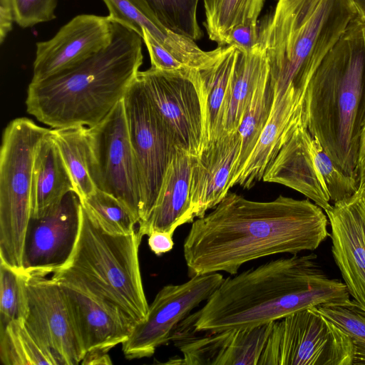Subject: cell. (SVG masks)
<instances>
[{"label":"cell","instance_id":"obj_30","mask_svg":"<svg viewBox=\"0 0 365 365\" xmlns=\"http://www.w3.org/2000/svg\"><path fill=\"white\" fill-rule=\"evenodd\" d=\"M143 1L156 19L175 34L193 41L203 36L197 19L199 0Z\"/></svg>","mask_w":365,"mask_h":365},{"label":"cell","instance_id":"obj_18","mask_svg":"<svg viewBox=\"0 0 365 365\" xmlns=\"http://www.w3.org/2000/svg\"><path fill=\"white\" fill-rule=\"evenodd\" d=\"M239 133L223 135L206 146L191 167L190 197L195 217H203L229 192L231 173L240 149Z\"/></svg>","mask_w":365,"mask_h":365},{"label":"cell","instance_id":"obj_23","mask_svg":"<svg viewBox=\"0 0 365 365\" xmlns=\"http://www.w3.org/2000/svg\"><path fill=\"white\" fill-rule=\"evenodd\" d=\"M240 50L224 47L221 56L210 66L197 71L204 119V147L226 135L224 106Z\"/></svg>","mask_w":365,"mask_h":365},{"label":"cell","instance_id":"obj_25","mask_svg":"<svg viewBox=\"0 0 365 365\" xmlns=\"http://www.w3.org/2000/svg\"><path fill=\"white\" fill-rule=\"evenodd\" d=\"M51 133L71 176L74 192L81 201L97 188L89 171L88 128H53Z\"/></svg>","mask_w":365,"mask_h":365},{"label":"cell","instance_id":"obj_2","mask_svg":"<svg viewBox=\"0 0 365 365\" xmlns=\"http://www.w3.org/2000/svg\"><path fill=\"white\" fill-rule=\"evenodd\" d=\"M317 259L314 253L296 254L224 278L205 305L180 326L220 332L262 325L319 306H356L345 284L329 278Z\"/></svg>","mask_w":365,"mask_h":365},{"label":"cell","instance_id":"obj_39","mask_svg":"<svg viewBox=\"0 0 365 365\" xmlns=\"http://www.w3.org/2000/svg\"><path fill=\"white\" fill-rule=\"evenodd\" d=\"M359 190L365 191V124L360 138L359 153L357 168Z\"/></svg>","mask_w":365,"mask_h":365},{"label":"cell","instance_id":"obj_40","mask_svg":"<svg viewBox=\"0 0 365 365\" xmlns=\"http://www.w3.org/2000/svg\"><path fill=\"white\" fill-rule=\"evenodd\" d=\"M81 364H111L110 356L106 352L92 351L85 354Z\"/></svg>","mask_w":365,"mask_h":365},{"label":"cell","instance_id":"obj_9","mask_svg":"<svg viewBox=\"0 0 365 365\" xmlns=\"http://www.w3.org/2000/svg\"><path fill=\"white\" fill-rule=\"evenodd\" d=\"M123 100L140 178V224L147 220L153 208L167 168L178 146L149 101L138 74Z\"/></svg>","mask_w":365,"mask_h":365},{"label":"cell","instance_id":"obj_12","mask_svg":"<svg viewBox=\"0 0 365 365\" xmlns=\"http://www.w3.org/2000/svg\"><path fill=\"white\" fill-rule=\"evenodd\" d=\"M224 279L218 273L196 275L180 284L164 286L149 305L146 317L136 322L122 344L128 359L150 357L171 339L178 325L202 302L206 301Z\"/></svg>","mask_w":365,"mask_h":365},{"label":"cell","instance_id":"obj_31","mask_svg":"<svg viewBox=\"0 0 365 365\" xmlns=\"http://www.w3.org/2000/svg\"><path fill=\"white\" fill-rule=\"evenodd\" d=\"M26 274L0 262V328L24 320L28 311Z\"/></svg>","mask_w":365,"mask_h":365},{"label":"cell","instance_id":"obj_21","mask_svg":"<svg viewBox=\"0 0 365 365\" xmlns=\"http://www.w3.org/2000/svg\"><path fill=\"white\" fill-rule=\"evenodd\" d=\"M193 157L182 148L176 152L165 171L153 208L146 220L138 224L143 237L154 231L173 235L180 225L195 218L190 197V172Z\"/></svg>","mask_w":365,"mask_h":365},{"label":"cell","instance_id":"obj_32","mask_svg":"<svg viewBox=\"0 0 365 365\" xmlns=\"http://www.w3.org/2000/svg\"><path fill=\"white\" fill-rule=\"evenodd\" d=\"M311 147L315 165L330 201L336 202L354 195L359 190L357 178L346 175L327 155L319 141L314 137Z\"/></svg>","mask_w":365,"mask_h":365},{"label":"cell","instance_id":"obj_6","mask_svg":"<svg viewBox=\"0 0 365 365\" xmlns=\"http://www.w3.org/2000/svg\"><path fill=\"white\" fill-rule=\"evenodd\" d=\"M143 236L138 230H105L81 204L78 239L67 263L52 278L73 284L118 307L135 323L148 314L139 264Z\"/></svg>","mask_w":365,"mask_h":365},{"label":"cell","instance_id":"obj_22","mask_svg":"<svg viewBox=\"0 0 365 365\" xmlns=\"http://www.w3.org/2000/svg\"><path fill=\"white\" fill-rule=\"evenodd\" d=\"M71 191L74 192L71 176L50 129L36 149L31 217L43 215Z\"/></svg>","mask_w":365,"mask_h":365},{"label":"cell","instance_id":"obj_19","mask_svg":"<svg viewBox=\"0 0 365 365\" xmlns=\"http://www.w3.org/2000/svg\"><path fill=\"white\" fill-rule=\"evenodd\" d=\"M312 139L305 126L297 127L268 165L262 180L294 189L326 211L331 205L315 165Z\"/></svg>","mask_w":365,"mask_h":365},{"label":"cell","instance_id":"obj_5","mask_svg":"<svg viewBox=\"0 0 365 365\" xmlns=\"http://www.w3.org/2000/svg\"><path fill=\"white\" fill-rule=\"evenodd\" d=\"M304 109L312 136L346 175L357 178L365 124V19L359 14L314 73Z\"/></svg>","mask_w":365,"mask_h":365},{"label":"cell","instance_id":"obj_35","mask_svg":"<svg viewBox=\"0 0 365 365\" xmlns=\"http://www.w3.org/2000/svg\"><path fill=\"white\" fill-rule=\"evenodd\" d=\"M142 38L149 53L151 67L162 71L192 69L182 63L147 31L143 30Z\"/></svg>","mask_w":365,"mask_h":365},{"label":"cell","instance_id":"obj_20","mask_svg":"<svg viewBox=\"0 0 365 365\" xmlns=\"http://www.w3.org/2000/svg\"><path fill=\"white\" fill-rule=\"evenodd\" d=\"M110 21L117 22L141 37L147 31L156 41L185 66L202 70L211 66L221 55L218 46L210 51L202 50L195 41L175 34L163 26L143 0H103Z\"/></svg>","mask_w":365,"mask_h":365},{"label":"cell","instance_id":"obj_7","mask_svg":"<svg viewBox=\"0 0 365 365\" xmlns=\"http://www.w3.org/2000/svg\"><path fill=\"white\" fill-rule=\"evenodd\" d=\"M50 129L27 118L5 128L0 150V262L23 272L22 257L31 211L34 156Z\"/></svg>","mask_w":365,"mask_h":365},{"label":"cell","instance_id":"obj_8","mask_svg":"<svg viewBox=\"0 0 365 365\" xmlns=\"http://www.w3.org/2000/svg\"><path fill=\"white\" fill-rule=\"evenodd\" d=\"M351 338L312 308L272 322L258 365H353Z\"/></svg>","mask_w":365,"mask_h":365},{"label":"cell","instance_id":"obj_15","mask_svg":"<svg viewBox=\"0 0 365 365\" xmlns=\"http://www.w3.org/2000/svg\"><path fill=\"white\" fill-rule=\"evenodd\" d=\"M113 36L108 16L80 14L51 39L36 43L31 81H38L74 67L106 48Z\"/></svg>","mask_w":365,"mask_h":365},{"label":"cell","instance_id":"obj_29","mask_svg":"<svg viewBox=\"0 0 365 365\" xmlns=\"http://www.w3.org/2000/svg\"><path fill=\"white\" fill-rule=\"evenodd\" d=\"M81 202L107 232L128 235L136 230L137 219L130 209L115 196L96 188Z\"/></svg>","mask_w":365,"mask_h":365},{"label":"cell","instance_id":"obj_34","mask_svg":"<svg viewBox=\"0 0 365 365\" xmlns=\"http://www.w3.org/2000/svg\"><path fill=\"white\" fill-rule=\"evenodd\" d=\"M14 21L21 28L48 22L56 18L58 0H11Z\"/></svg>","mask_w":365,"mask_h":365},{"label":"cell","instance_id":"obj_13","mask_svg":"<svg viewBox=\"0 0 365 365\" xmlns=\"http://www.w3.org/2000/svg\"><path fill=\"white\" fill-rule=\"evenodd\" d=\"M28 300L24 324L54 365L81 364L85 351L76 330L64 292L52 277L26 274Z\"/></svg>","mask_w":365,"mask_h":365},{"label":"cell","instance_id":"obj_33","mask_svg":"<svg viewBox=\"0 0 365 365\" xmlns=\"http://www.w3.org/2000/svg\"><path fill=\"white\" fill-rule=\"evenodd\" d=\"M313 308L351 338L355 348L353 365H365V312L356 305L319 306Z\"/></svg>","mask_w":365,"mask_h":365},{"label":"cell","instance_id":"obj_28","mask_svg":"<svg viewBox=\"0 0 365 365\" xmlns=\"http://www.w3.org/2000/svg\"><path fill=\"white\" fill-rule=\"evenodd\" d=\"M0 359L5 365H54L50 355L27 329L24 320L0 328Z\"/></svg>","mask_w":365,"mask_h":365},{"label":"cell","instance_id":"obj_24","mask_svg":"<svg viewBox=\"0 0 365 365\" xmlns=\"http://www.w3.org/2000/svg\"><path fill=\"white\" fill-rule=\"evenodd\" d=\"M268 73L267 56L259 42L250 51H240L224 106L226 134L237 131L255 89Z\"/></svg>","mask_w":365,"mask_h":365},{"label":"cell","instance_id":"obj_17","mask_svg":"<svg viewBox=\"0 0 365 365\" xmlns=\"http://www.w3.org/2000/svg\"><path fill=\"white\" fill-rule=\"evenodd\" d=\"M57 282L64 292L85 354L108 353L128 339L135 323L123 311L73 284Z\"/></svg>","mask_w":365,"mask_h":365},{"label":"cell","instance_id":"obj_27","mask_svg":"<svg viewBox=\"0 0 365 365\" xmlns=\"http://www.w3.org/2000/svg\"><path fill=\"white\" fill-rule=\"evenodd\" d=\"M264 0H203L204 26L209 38L219 46L225 45L227 34L234 26L257 23Z\"/></svg>","mask_w":365,"mask_h":365},{"label":"cell","instance_id":"obj_26","mask_svg":"<svg viewBox=\"0 0 365 365\" xmlns=\"http://www.w3.org/2000/svg\"><path fill=\"white\" fill-rule=\"evenodd\" d=\"M273 103V91L269 73L255 89L237 132L241 139L240 149L231 173L229 187L235 185L245 164L252 153L268 121Z\"/></svg>","mask_w":365,"mask_h":365},{"label":"cell","instance_id":"obj_41","mask_svg":"<svg viewBox=\"0 0 365 365\" xmlns=\"http://www.w3.org/2000/svg\"><path fill=\"white\" fill-rule=\"evenodd\" d=\"M359 16L365 19V0H353Z\"/></svg>","mask_w":365,"mask_h":365},{"label":"cell","instance_id":"obj_37","mask_svg":"<svg viewBox=\"0 0 365 365\" xmlns=\"http://www.w3.org/2000/svg\"><path fill=\"white\" fill-rule=\"evenodd\" d=\"M173 237V235L166 232H152L148 235V246L153 252L160 256L173 249L174 245Z\"/></svg>","mask_w":365,"mask_h":365},{"label":"cell","instance_id":"obj_11","mask_svg":"<svg viewBox=\"0 0 365 365\" xmlns=\"http://www.w3.org/2000/svg\"><path fill=\"white\" fill-rule=\"evenodd\" d=\"M198 71H162L150 67L138 73L149 101L177 145L195 158L202 151L205 140Z\"/></svg>","mask_w":365,"mask_h":365},{"label":"cell","instance_id":"obj_3","mask_svg":"<svg viewBox=\"0 0 365 365\" xmlns=\"http://www.w3.org/2000/svg\"><path fill=\"white\" fill-rule=\"evenodd\" d=\"M113 22L103 50L81 63L38 81H31L26 111L52 128L93 127L123 100L143 64V38Z\"/></svg>","mask_w":365,"mask_h":365},{"label":"cell","instance_id":"obj_16","mask_svg":"<svg viewBox=\"0 0 365 365\" xmlns=\"http://www.w3.org/2000/svg\"><path fill=\"white\" fill-rule=\"evenodd\" d=\"M325 212L333 257L353 301L365 312V191L334 202Z\"/></svg>","mask_w":365,"mask_h":365},{"label":"cell","instance_id":"obj_36","mask_svg":"<svg viewBox=\"0 0 365 365\" xmlns=\"http://www.w3.org/2000/svg\"><path fill=\"white\" fill-rule=\"evenodd\" d=\"M257 23H245L234 26L225 39V45L234 46L240 51H250L259 43Z\"/></svg>","mask_w":365,"mask_h":365},{"label":"cell","instance_id":"obj_10","mask_svg":"<svg viewBox=\"0 0 365 365\" xmlns=\"http://www.w3.org/2000/svg\"><path fill=\"white\" fill-rule=\"evenodd\" d=\"M88 137L89 171L96 187L119 199L139 223L140 178L123 100L119 101L101 122L88 128Z\"/></svg>","mask_w":365,"mask_h":365},{"label":"cell","instance_id":"obj_38","mask_svg":"<svg viewBox=\"0 0 365 365\" xmlns=\"http://www.w3.org/2000/svg\"><path fill=\"white\" fill-rule=\"evenodd\" d=\"M14 21L11 0H0V43H3L12 30Z\"/></svg>","mask_w":365,"mask_h":365},{"label":"cell","instance_id":"obj_4","mask_svg":"<svg viewBox=\"0 0 365 365\" xmlns=\"http://www.w3.org/2000/svg\"><path fill=\"white\" fill-rule=\"evenodd\" d=\"M357 15L353 0H278L258 31L268 60L272 106L289 101L305 112L314 73Z\"/></svg>","mask_w":365,"mask_h":365},{"label":"cell","instance_id":"obj_14","mask_svg":"<svg viewBox=\"0 0 365 365\" xmlns=\"http://www.w3.org/2000/svg\"><path fill=\"white\" fill-rule=\"evenodd\" d=\"M81 208L80 198L71 191L43 215L30 217L23 252V273L47 276L67 263L79 233Z\"/></svg>","mask_w":365,"mask_h":365},{"label":"cell","instance_id":"obj_1","mask_svg":"<svg viewBox=\"0 0 365 365\" xmlns=\"http://www.w3.org/2000/svg\"><path fill=\"white\" fill-rule=\"evenodd\" d=\"M322 210L308 200L279 195L257 202L228 192L212 211L192 222L185 238L189 277L235 275L257 259L316 250L330 236Z\"/></svg>","mask_w":365,"mask_h":365}]
</instances>
